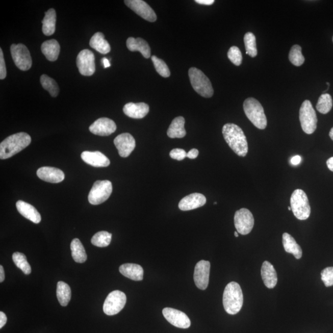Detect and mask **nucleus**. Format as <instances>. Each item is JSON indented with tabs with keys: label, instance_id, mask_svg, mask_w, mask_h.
Masks as SVG:
<instances>
[{
	"label": "nucleus",
	"instance_id": "4c0bfd02",
	"mask_svg": "<svg viewBox=\"0 0 333 333\" xmlns=\"http://www.w3.org/2000/svg\"><path fill=\"white\" fill-rule=\"evenodd\" d=\"M289 60L294 66L297 67L302 66L304 63L305 58L302 54L301 47L298 45L293 46L289 54Z\"/></svg>",
	"mask_w": 333,
	"mask_h": 333
},
{
	"label": "nucleus",
	"instance_id": "0eeeda50",
	"mask_svg": "<svg viewBox=\"0 0 333 333\" xmlns=\"http://www.w3.org/2000/svg\"><path fill=\"white\" fill-rule=\"evenodd\" d=\"M299 120L303 131L311 135L316 131L317 117L316 113L309 100H305L300 106Z\"/></svg>",
	"mask_w": 333,
	"mask_h": 333
},
{
	"label": "nucleus",
	"instance_id": "58836bf2",
	"mask_svg": "<svg viewBox=\"0 0 333 333\" xmlns=\"http://www.w3.org/2000/svg\"><path fill=\"white\" fill-rule=\"evenodd\" d=\"M151 60L155 67L156 71L159 75L163 78H167L170 75V71L166 63L161 59L156 57V56L151 57Z\"/></svg>",
	"mask_w": 333,
	"mask_h": 333
},
{
	"label": "nucleus",
	"instance_id": "b1692460",
	"mask_svg": "<svg viewBox=\"0 0 333 333\" xmlns=\"http://www.w3.org/2000/svg\"><path fill=\"white\" fill-rule=\"evenodd\" d=\"M16 208L19 213L27 219L37 224L41 222L40 214L33 206L23 201H18L16 203Z\"/></svg>",
	"mask_w": 333,
	"mask_h": 333
},
{
	"label": "nucleus",
	"instance_id": "4468645a",
	"mask_svg": "<svg viewBox=\"0 0 333 333\" xmlns=\"http://www.w3.org/2000/svg\"><path fill=\"white\" fill-rule=\"evenodd\" d=\"M210 269V262L204 260L197 262L194 268V283L200 290H205L208 287Z\"/></svg>",
	"mask_w": 333,
	"mask_h": 333
},
{
	"label": "nucleus",
	"instance_id": "a211bd4d",
	"mask_svg": "<svg viewBox=\"0 0 333 333\" xmlns=\"http://www.w3.org/2000/svg\"><path fill=\"white\" fill-rule=\"evenodd\" d=\"M206 203V197L201 193H193L185 196L178 204V208L183 211L193 210L202 207Z\"/></svg>",
	"mask_w": 333,
	"mask_h": 333
},
{
	"label": "nucleus",
	"instance_id": "393cba45",
	"mask_svg": "<svg viewBox=\"0 0 333 333\" xmlns=\"http://www.w3.org/2000/svg\"><path fill=\"white\" fill-rule=\"evenodd\" d=\"M119 272L123 276L134 281H141L143 279V269L140 265L125 264L119 267Z\"/></svg>",
	"mask_w": 333,
	"mask_h": 333
},
{
	"label": "nucleus",
	"instance_id": "2eb2a0df",
	"mask_svg": "<svg viewBox=\"0 0 333 333\" xmlns=\"http://www.w3.org/2000/svg\"><path fill=\"white\" fill-rule=\"evenodd\" d=\"M163 314L168 322L177 328L187 329L191 326L190 319L184 312L167 308L163 309Z\"/></svg>",
	"mask_w": 333,
	"mask_h": 333
},
{
	"label": "nucleus",
	"instance_id": "5701e85b",
	"mask_svg": "<svg viewBox=\"0 0 333 333\" xmlns=\"http://www.w3.org/2000/svg\"><path fill=\"white\" fill-rule=\"evenodd\" d=\"M261 276L265 287L272 289L276 287L278 278L275 268L269 262L265 261L262 264Z\"/></svg>",
	"mask_w": 333,
	"mask_h": 333
},
{
	"label": "nucleus",
	"instance_id": "20e7f679",
	"mask_svg": "<svg viewBox=\"0 0 333 333\" xmlns=\"http://www.w3.org/2000/svg\"><path fill=\"white\" fill-rule=\"evenodd\" d=\"M243 108L247 117L256 127L261 130L267 127V117L264 108L258 100L254 98L246 99L244 102Z\"/></svg>",
	"mask_w": 333,
	"mask_h": 333
},
{
	"label": "nucleus",
	"instance_id": "7c9ffc66",
	"mask_svg": "<svg viewBox=\"0 0 333 333\" xmlns=\"http://www.w3.org/2000/svg\"><path fill=\"white\" fill-rule=\"evenodd\" d=\"M70 249H71L72 258L76 263H84L87 261L86 252L83 244L79 239H73L70 244Z\"/></svg>",
	"mask_w": 333,
	"mask_h": 333
},
{
	"label": "nucleus",
	"instance_id": "a19ab883",
	"mask_svg": "<svg viewBox=\"0 0 333 333\" xmlns=\"http://www.w3.org/2000/svg\"><path fill=\"white\" fill-rule=\"evenodd\" d=\"M321 278L326 287L333 286V267H327L321 273Z\"/></svg>",
	"mask_w": 333,
	"mask_h": 333
},
{
	"label": "nucleus",
	"instance_id": "72a5a7b5",
	"mask_svg": "<svg viewBox=\"0 0 333 333\" xmlns=\"http://www.w3.org/2000/svg\"><path fill=\"white\" fill-rule=\"evenodd\" d=\"M112 240V234L106 231L99 232L91 238V242L94 246L105 247L110 245Z\"/></svg>",
	"mask_w": 333,
	"mask_h": 333
},
{
	"label": "nucleus",
	"instance_id": "79ce46f5",
	"mask_svg": "<svg viewBox=\"0 0 333 333\" xmlns=\"http://www.w3.org/2000/svg\"><path fill=\"white\" fill-rule=\"evenodd\" d=\"M170 156L171 158L175 159L177 161H182L187 157V153L186 152L184 149L176 148L173 149L170 152Z\"/></svg>",
	"mask_w": 333,
	"mask_h": 333
},
{
	"label": "nucleus",
	"instance_id": "423d86ee",
	"mask_svg": "<svg viewBox=\"0 0 333 333\" xmlns=\"http://www.w3.org/2000/svg\"><path fill=\"white\" fill-rule=\"evenodd\" d=\"M290 203L291 211L297 219L305 220L310 217L311 206L304 191L300 189L294 190L291 196Z\"/></svg>",
	"mask_w": 333,
	"mask_h": 333
},
{
	"label": "nucleus",
	"instance_id": "f8f14e48",
	"mask_svg": "<svg viewBox=\"0 0 333 333\" xmlns=\"http://www.w3.org/2000/svg\"><path fill=\"white\" fill-rule=\"evenodd\" d=\"M76 66L82 75L91 76L95 72V57L89 49H84L76 57Z\"/></svg>",
	"mask_w": 333,
	"mask_h": 333
},
{
	"label": "nucleus",
	"instance_id": "37998d69",
	"mask_svg": "<svg viewBox=\"0 0 333 333\" xmlns=\"http://www.w3.org/2000/svg\"><path fill=\"white\" fill-rule=\"evenodd\" d=\"M6 76H7V68H6L4 53L1 48L0 49V79H4Z\"/></svg>",
	"mask_w": 333,
	"mask_h": 333
},
{
	"label": "nucleus",
	"instance_id": "f03ea898",
	"mask_svg": "<svg viewBox=\"0 0 333 333\" xmlns=\"http://www.w3.org/2000/svg\"><path fill=\"white\" fill-rule=\"evenodd\" d=\"M31 143L30 135L25 132L17 133L6 138L0 144V158L7 159L13 157Z\"/></svg>",
	"mask_w": 333,
	"mask_h": 333
},
{
	"label": "nucleus",
	"instance_id": "473e14b6",
	"mask_svg": "<svg viewBox=\"0 0 333 333\" xmlns=\"http://www.w3.org/2000/svg\"><path fill=\"white\" fill-rule=\"evenodd\" d=\"M40 83L44 89L48 91L52 97H57L58 95L60 88L54 79L48 75H42L40 78Z\"/></svg>",
	"mask_w": 333,
	"mask_h": 333
},
{
	"label": "nucleus",
	"instance_id": "603ef678",
	"mask_svg": "<svg viewBox=\"0 0 333 333\" xmlns=\"http://www.w3.org/2000/svg\"><path fill=\"white\" fill-rule=\"evenodd\" d=\"M329 135L330 138H331V139L333 141V127L331 129V131H330Z\"/></svg>",
	"mask_w": 333,
	"mask_h": 333
},
{
	"label": "nucleus",
	"instance_id": "412c9836",
	"mask_svg": "<svg viewBox=\"0 0 333 333\" xmlns=\"http://www.w3.org/2000/svg\"><path fill=\"white\" fill-rule=\"evenodd\" d=\"M123 113L126 116L133 119H143L148 114L149 105L144 103H129L123 108Z\"/></svg>",
	"mask_w": 333,
	"mask_h": 333
},
{
	"label": "nucleus",
	"instance_id": "39448f33",
	"mask_svg": "<svg viewBox=\"0 0 333 333\" xmlns=\"http://www.w3.org/2000/svg\"><path fill=\"white\" fill-rule=\"evenodd\" d=\"M191 85L194 91L204 98H211L214 95L210 80L201 70L191 67L188 72Z\"/></svg>",
	"mask_w": 333,
	"mask_h": 333
},
{
	"label": "nucleus",
	"instance_id": "f257e3e1",
	"mask_svg": "<svg viewBox=\"0 0 333 333\" xmlns=\"http://www.w3.org/2000/svg\"><path fill=\"white\" fill-rule=\"evenodd\" d=\"M224 139L229 148L241 157H245L248 152V144L243 130L234 123H226L223 126Z\"/></svg>",
	"mask_w": 333,
	"mask_h": 333
},
{
	"label": "nucleus",
	"instance_id": "de8ad7c7",
	"mask_svg": "<svg viewBox=\"0 0 333 333\" xmlns=\"http://www.w3.org/2000/svg\"><path fill=\"white\" fill-rule=\"evenodd\" d=\"M197 4L203 5H212L215 2L214 0H196Z\"/></svg>",
	"mask_w": 333,
	"mask_h": 333
},
{
	"label": "nucleus",
	"instance_id": "f3484780",
	"mask_svg": "<svg viewBox=\"0 0 333 333\" xmlns=\"http://www.w3.org/2000/svg\"><path fill=\"white\" fill-rule=\"evenodd\" d=\"M117 125L113 120L107 117L99 118L90 126V131L98 136H109L116 132Z\"/></svg>",
	"mask_w": 333,
	"mask_h": 333
},
{
	"label": "nucleus",
	"instance_id": "c9c22d12",
	"mask_svg": "<svg viewBox=\"0 0 333 333\" xmlns=\"http://www.w3.org/2000/svg\"><path fill=\"white\" fill-rule=\"evenodd\" d=\"M13 260L16 267L21 270L25 275H29L31 273V265L27 260L26 256L22 253L14 252L13 255Z\"/></svg>",
	"mask_w": 333,
	"mask_h": 333
},
{
	"label": "nucleus",
	"instance_id": "4d7b16f0",
	"mask_svg": "<svg viewBox=\"0 0 333 333\" xmlns=\"http://www.w3.org/2000/svg\"><path fill=\"white\" fill-rule=\"evenodd\" d=\"M332 41H333V38H332Z\"/></svg>",
	"mask_w": 333,
	"mask_h": 333
},
{
	"label": "nucleus",
	"instance_id": "1a4fd4ad",
	"mask_svg": "<svg viewBox=\"0 0 333 333\" xmlns=\"http://www.w3.org/2000/svg\"><path fill=\"white\" fill-rule=\"evenodd\" d=\"M126 302L125 294L116 290L111 292L105 300L103 305V311L107 315H114L119 313L125 307Z\"/></svg>",
	"mask_w": 333,
	"mask_h": 333
},
{
	"label": "nucleus",
	"instance_id": "c756f323",
	"mask_svg": "<svg viewBox=\"0 0 333 333\" xmlns=\"http://www.w3.org/2000/svg\"><path fill=\"white\" fill-rule=\"evenodd\" d=\"M57 23V13L54 9H49L45 13V16L42 20V31L46 36L54 34Z\"/></svg>",
	"mask_w": 333,
	"mask_h": 333
},
{
	"label": "nucleus",
	"instance_id": "9b49d317",
	"mask_svg": "<svg viewBox=\"0 0 333 333\" xmlns=\"http://www.w3.org/2000/svg\"><path fill=\"white\" fill-rule=\"evenodd\" d=\"M235 226L238 234L246 235L251 232L254 225V218L248 209L243 208L235 212Z\"/></svg>",
	"mask_w": 333,
	"mask_h": 333
},
{
	"label": "nucleus",
	"instance_id": "aec40b11",
	"mask_svg": "<svg viewBox=\"0 0 333 333\" xmlns=\"http://www.w3.org/2000/svg\"><path fill=\"white\" fill-rule=\"evenodd\" d=\"M81 158L85 163L95 167H106L110 166V161L99 151H84Z\"/></svg>",
	"mask_w": 333,
	"mask_h": 333
},
{
	"label": "nucleus",
	"instance_id": "c85d7f7f",
	"mask_svg": "<svg viewBox=\"0 0 333 333\" xmlns=\"http://www.w3.org/2000/svg\"><path fill=\"white\" fill-rule=\"evenodd\" d=\"M90 45L103 55L108 54L111 51L110 43L105 40V35L101 32H96L93 35L90 39Z\"/></svg>",
	"mask_w": 333,
	"mask_h": 333
},
{
	"label": "nucleus",
	"instance_id": "e433bc0d",
	"mask_svg": "<svg viewBox=\"0 0 333 333\" xmlns=\"http://www.w3.org/2000/svg\"><path fill=\"white\" fill-rule=\"evenodd\" d=\"M332 107L331 96L328 93H324L320 96L316 106L317 110L320 113L326 114L331 111Z\"/></svg>",
	"mask_w": 333,
	"mask_h": 333
},
{
	"label": "nucleus",
	"instance_id": "6ab92c4d",
	"mask_svg": "<svg viewBox=\"0 0 333 333\" xmlns=\"http://www.w3.org/2000/svg\"><path fill=\"white\" fill-rule=\"evenodd\" d=\"M38 178L42 181L58 184L63 182L65 178L64 173L58 168L52 167H43L38 169L37 172Z\"/></svg>",
	"mask_w": 333,
	"mask_h": 333
},
{
	"label": "nucleus",
	"instance_id": "9d476101",
	"mask_svg": "<svg viewBox=\"0 0 333 333\" xmlns=\"http://www.w3.org/2000/svg\"><path fill=\"white\" fill-rule=\"evenodd\" d=\"M11 53L14 63L20 70L26 71L31 69L32 60L28 47L22 43L13 44L11 46Z\"/></svg>",
	"mask_w": 333,
	"mask_h": 333
},
{
	"label": "nucleus",
	"instance_id": "a878e982",
	"mask_svg": "<svg viewBox=\"0 0 333 333\" xmlns=\"http://www.w3.org/2000/svg\"><path fill=\"white\" fill-rule=\"evenodd\" d=\"M41 49L47 60L54 62L58 60L60 55V45L56 40H47L42 43Z\"/></svg>",
	"mask_w": 333,
	"mask_h": 333
},
{
	"label": "nucleus",
	"instance_id": "4be33fe9",
	"mask_svg": "<svg viewBox=\"0 0 333 333\" xmlns=\"http://www.w3.org/2000/svg\"><path fill=\"white\" fill-rule=\"evenodd\" d=\"M126 47L130 51L139 52L144 58L151 57V48L148 42L141 38L129 37L126 40Z\"/></svg>",
	"mask_w": 333,
	"mask_h": 333
},
{
	"label": "nucleus",
	"instance_id": "ddd939ff",
	"mask_svg": "<svg viewBox=\"0 0 333 333\" xmlns=\"http://www.w3.org/2000/svg\"><path fill=\"white\" fill-rule=\"evenodd\" d=\"M125 4L138 16L149 22H154L157 16L151 7L143 0H125Z\"/></svg>",
	"mask_w": 333,
	"mask_h": 333
},
{
	"label": "nucleus",
	"instance_id": "864d4df0",
	"mask_svg": "<svg viewBox=\"0 0 333 333\" xmlns=\"http://www.w3.org/2000/svg\"><path fill=\"white\" fill-rule=\"evenodd\" d=\"M235 237H237V238H238V237H239V235H238V232H235Z\"/></svg>",
	"mask_w": 333,
	"mask_h": 333
},
{
	"label": "nucleus",
	"instance_id": "a18cd8bd",
	"mask_svg": "<svg viewBox=\"0 0 333 333\" xmlns=\"http://www.w3.org/2000/svg\"><path fill=\"white\" fill-rule=\"evenodd\" d=\"M199 155L198 150L197 149H191L189 152L187 153V157L188 158L194 159H196L197 157V156Z\"/></svg>",
	"mask_w": 333,
	"mask_h": 333
},
{
	"label": "nucleus",
	"instance_id": "5fc2aeb1",
	"mask_svg": "<svg viewBox=\"0 0 333 333\" xmlns=\"http://www.w3.org/2000/svg\"><path fill=\"white\" fill-rule=\"evenodd\" d=\"M288 210H289V211H291V207H288Z\"/></svg>",
	"mask_w": 333,
	"mask_h": 333
},
{
	"label": "nucleus",
	"instance_id": "2f4dec72",
	"mask_svg": "<svg viewBox=\"0 0 333 333\" xmlns=\"http://www.w3.org/2000/svg\"><path fill=\"white\" fill-rule=\"evenodd\" d=\"M57 295L60 304L66 307L71 299V290L69 286L63 281H59L57 285Z\"/></svg>",
	"mask_w": 333,
	"mask_h": 333
},
{
	"label": "nucleus",
	"instance_id": "7ed1b4c3",
	"mask_svg": "<svg viewBox=\"0 0 333 333\" xmlns=\"http://www.w3.org/2000/svg\"><path fill=\"white\" fill-rule=\"evenodd\" d=\"M225 311L229 315H236L241 311L243 304V294L240 285L237 282L229 283L225 288L223 296Z\"/></svg>",
	"mask_w": 333,
	"mask_h": 333
},
{
	"label": "nucleus",
	"instance_id": "49530a36",
	"mask_svg": "<svg viewBox=\"0 0 333 333\" xmlns=\"http://www.w3.org/2000/svg\"><path fill=\"white\" fill-rule=\"evenodd\" d=\"M301 161L302 158L300 156L297 155L291 158V164L293 166H297L301 163Z\"/></svg>",
	"mask_w": 333,
	"mask_h": 333
},
{
	"label": "nucleus",
	"instance_id": "3c124183",
	"mask_svg": "<svg viewBox=\"0 0 333 333\" xmlns=\"http://www.w3.org/2000/svg\"><path fill=\"white\" fill-rule=\"evenodd\" d=\"M5 275L4 267L0 265V282L2 283L5 280Z\"/></svg>",
	"mask_w": 333,
	"mask_h": 333
},
{
	"label": "nucleus",
	"instance_id": "f704fd0d",
	"mask_svg": "<svg viewBox=\"0 0 333 333\" xmlns=\"http://www.w3.org/2000/svg\"><path fill=\"white\" fill-rule=\"evenodd\" d=\"M244 45H245L246 54L250 57L254 58L258 55L256 38L252 32H247L244 37Z\"/></svg>",
	"mask_w": 333,
	"mask_h": 333
},
{
	"label": "nucleus",
	"instance_id": "ea45409f",
	"mask_svg": "<svg viewBox=\"0 0 333 333\" xmlns=\"http://www.w3.org/2000/svg\"><path fill=\"white\" fill-rule=\"evenodd\" d=\"M228 58L235 66H240L242 63L243 57L240 49L237 46H232L228 52Z\"/></svg>",
	"mask_w": 333,
	"mask_h": 333
},
{
	"label": "nucleus",
	"instance_id": "8fccbe9b",
	"mask_svg": "<svg viewBox=\"0 0 333 333\" xmlns=\"http://www.w3.org/2000/svg\"><path fill=\"white\" fill-rule=\"evenodd\" d=\"M102 64L105 68H108L111 66V64L110 61H109L108 58H103L101 60Z\"/></svg>",
	"mask_w": 333,
	"mask_h": 333
},
{
	"label": "nucleus",
	"instance_id": "6e6552de",
	"mask_svg": "<svg viewBox=\"0 0 333 333\" xmlns=\"http://www.w3.org/2000/svg\"><path fill=\"white\" fill-rule=\"evenodd\" d=\"M113 192V185L109 181H98L93 184L89 194L88 201L92 205H99L105 202Z\"/></svg>",
	"mask_w": 333,
	"mask_h": 333
},
{
	"label": "nucleus",
	"instance_id": "dca6fc26",
	"mask_svg": "<svg viewBox=\"0 0 333 333\" xmlns=\"http://www.w3.org/2000/svg\"><path fill=\"white\" fill-rule=\"evenodd\" d=\"M114 143L120 156L122 158L129 157L136 146L135 138L129 133L118 135L115 138Z\"/></svg>",
	"mask_w": 333,
	"mask_h": 333
},
{
	"label": "nucleus",
	"instance_id": "c03bdc74",
	"mask_svg": "<svg viewBox=\"0 0 333 333\" xmlns=\"http://www.w3.org/2000/svg\"><path fill=\"white\" fill-rule=\"evenodd\" d=\"M7 322V315L4 312H0V328H2Z\"/></svg>",
	"mask_w": 333,
	"mask_h": 333
},
{
	"label": "nucleus",
	"instance_id": "6e6d98bb",
	"mask_svg": "<svg viewBox=\"0 0 333 333\" xmlns=\"http://www.w3.org/2000/svg\"><path fill=\"white\" fill-rule=\"evenodd\" d=\"M217 204V202H214V205H216V204Z\"/></svg>",
	"mask_w": 333,
	"mask_h": 333
},
{
	"label": "nucleus",
	"instance_id": "09e8293b",
	"mask_svg": "<svg viewBox=\"0 0 333 333\" xmlns=\"http://www.w3.org/2000/svg\"><path fill=\"white\" fill-rule=\"evenodd\" d=\"M327 167L333 172V157L330 158L326 161Z\"/></svg>",
	"mask_w": 333,
	"mask_h": 333
},
{
	"label": "nucleus",
	"instance_id": "cd10ccee",
	"mask_svg": "<svg viewBox=\"0 0 333 333\" xmlns=\"http://www.w3.org/2000/svg\"><path fill=\"white\" fill-rule=\"evenodd\" d=\"M184 117L179 116L175 118L167 130L168 137L171 138H182L186 136L187 132L185 129Z\"/></svg>",
	"mask_w": 333,
	"mask_h": 333
},
{
	"label": "nucleus",
	"instance_id": "bb28decb",
	"mask_svg": "<svg viewBox=\"0 0 333 333\" xmlns=\"http://www.w3.org/2000/svg\"><path fill=\"white\" fill-rule=\"evenodd\" d=\"M283 245L285 251L293 254L297 259L302 258V250L301 247L297 243L294 238L288 233L283 235Z\"/></svg>",
	"mask_w": 333,
	"mask_h": 333
}]
</instances>
